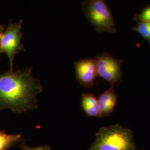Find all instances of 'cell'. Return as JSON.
Masks as SVG:
<instances>
[{"label": "cell", "instance_id": "cell-1", "mask_svg": "<svg viewBox=\"0 0 150 150\" xmlns=\"http://www.w3.org/2000/svg\"><path fill=\"white\" fill-rule=\"evenodd\" d=\"M43 90L41 82L32 76V67L0 74V110L23 113L36 109V97Z\"/></svg>", "mask_w": 150, "mask_h": 150}, {"label": "cell", "instance_id": "cell-2", "mask_svg": "<svg viewBox=\"0 0 150 150\" xmlns=\"http://www.w3.org/2000/svg\"><path fill=\"white\" fill-rule=\"evenodd\" d=\"M90 150H136L133 132L119 124L102 127Z\"/></svg>", "mask_w": 150, "mask_h": 150}, {"label": "cell", "instance_id": "cell-3", "mask_svg": "<svg viewBox=\"0 0 150 150\" xmlns=\"http://www.w3.org/2000/svg\"><path fill=\"white\" fill-rule=\"evenodd\" d=\"M82 9L87 20L97 32L117 31L111 11L103 0H85Z\"/></svg>", "mask_w": 150, "mask_h": 150}, {"label": "cell", "instance_id": "cell-4", "mask_svg": "<svg viewBox=\"0 0 150 150\" xmlns=\"http://www.w3.org/2000/svg\"><path fill=\"white\" fill-rule=\"evenodd\" d=\"M23 20L17 23L10 21L5 32L0 37V54H6L10 59V70L13 71L15 56L20 51H25L26 49L21 43L23 34L21 32Z\"/></svg>", "mask_w": 150, "mask_h": 150}, {"label": "cell", "instance_id": "cell-5", "mask_svg": "<svg viewBox=\"0 0 150 150\" xmlns=\"http://www.w3.org/2000/svg\"><path fill=\"white\" fill-rule=\"evenodd\" d=\"M95 59L96 63L97 75L112 87H117L122 79L121 66L123 60L116 59L107 52L98 54Z\"/></svg>", "mask_w": 150, "mask_h": 150}, {"label": "cell", "instance_id": "cell-6", "mask_svg": "<svg viewBox=\"0 0 150 150\" xmlns=\"http://www.w3.org/2000/svg\"><path fill=\"white\" fill-rule=\"evenodd\" d=\"M77 80L81 86L92 88L94 85L97 75L96 63L95 59L86 58L74 63Z\"/></svg>", "mask_w": 150, "mask_h": 150}, {"label": "cell", "instance_id": "cell-7", "mask_svg": "<svg viewBox=\"0 0 150 150\" xmlns=\"http://www.w3.org/2000/svg\"><path fill=\"white\" fill-rule=\"evenodd\" d=\"M101 117H107L112 114L117 102V95L114 87L111 86L97 98Z\"/></svg>", "mask_w": 150, "mask_h": 150}, {"label": "cell", "instance_id": "cell-8", "mask_svg": "<svg viewBox=\"0 0 150 150\" xmlns=\"http://www.w3.org/2000/svg\"><path fill=\"white\" fill-rule=\"evenodd\" d=\"M81 106L87 116L101 117L98 99L93 93L82 94Z\"/></svg>", "mask_w": 150, "mask_h": 150}, {"label": "cell", "instance_id": "cell-9", "mask_svg": "<svg viewBox=\"0 0 150 150\" xmlns=\"http://www.w3.org/2000/svg\"><path fill=\"white\" fill-rule=\"evenodd\" d=\"M22 139L21 134H8L0 131V150H7L19 142Z\"/></svg>", "mask_w": 150, "mask_h": 150}, {"label": "cell", "instance_id": "cell-10", "mask_svg": "<svg viewBox=\"0 0 150 150\" xmlns=\"http://www.w3.org/2000/svg\"><path fill=\"white\" fill-rule=\"evenodd\" d=\"M131 29L137 32L142 38L146 40L150 34V23L144 22H137V25Z\"/></svg>", "mask_w": 150, "mask_h": 150}, {"label": "cell", "instance_id": "cell-11", "mask_svg": "<svg viewBox=\"0 0 150 150\" xmlns=\"http://www.w3.org/2000/svg\"><path fill=\"white\" fill-rule=\"evenodd\" d=\"M134 20L137 22H144L150 23V4L142 8L139 13H135Z\"/></svg>", "mask_w": 150, "mask_h": 150}, {"label": "cell", "instance_id": "cell-12", "mask_svg": "<svg viewBox=\"0 0 150 150\" xmlns=\"http://www.w3.org/2000/svg\"><path fill=\"white\" fill-rule=\"evenodd\" d=\"M21 147L22 150H51L50 148V147L47 145L31 148V147H27L26 145H22V146H21Z\"/></svg>", "mask_w": 150, "mask_h": 150}, {"label": "cell", "instance_id": "cell-13", "mask_svg": "<svg viewBox=\"0 0 150 150\" xmlns=\"http://www.w3.org/2000/svg\"><path fill=\"white\" fill-rule=\"evenodd\" d=\"M5 29V25H1L0 24V37L4 33V31Z\"/></svg>", "mask_w": 150, "mask_h": 150}]
</instances>
